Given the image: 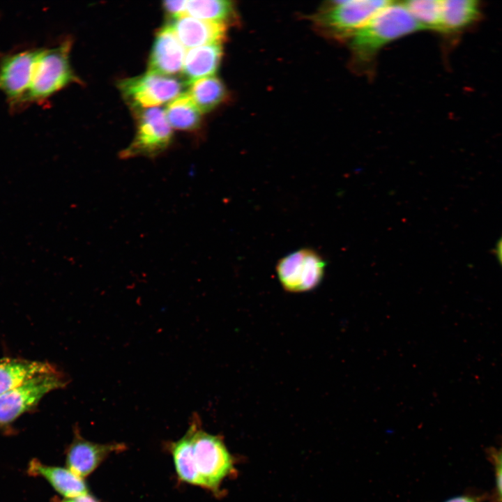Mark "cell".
Returning <instances> with one entry per match:
<instances>
[{
	"mask_svg": "<svg viewBox=\"0 0 502 502\" xmlns=\"http://www.w3.org/2000/svg\"><path fill=\"white\" fill-rule=\"evenodd\" d=\"M402 2H390L349 40L351 66L366 70L385 45L421 30Z\"/></svg>",
	"mask_w": 502,
	"mask_h": 502,
	"instance_id": "1",
	"label": "cell"
},
{
	"mask_svg": "<svg viewBox=\"0 0 502 502\" xmlns=\"http://www.w3.org/2000/svg\"><path fill=\"white\" fill-rule=\"evenodd\" d=\"M188 430L192 440V454L201 487L214 493L220 492L223 480L234 473V459L219 436L199 428L194 418Z\"/></svg>",
	"mask_w": 502,
	"mask_h": 502,
	"instance_id": "2",
	"label": "cell"
},
{
	"mask_svg": "<svg viewBox=\"0 0 502 502\" xmlns=\"http://www.w3.org/2000/svg\"><path fill=\"white\" fill-rule=\"evenodd\" d=\"M390 1L340 0L324 5L314 15L318 29L337 40H348Z\"/></svg>",
	"mask_w": 502,
	"mask_h": 502,
	"instance_id": "3",
	"label": "cell"
},
{
	"mask_svg": "<svg viewBox=\"0 0 502 502\" xmlns=\"http://www.w3.org/2000/svg\"><path fill=\"white\" fill-rule=\"evenodd\" d=\"M70 47L67 41L40 51L30 86L21 102L45 99L73 80L68 60Z\"/></svg>",
	"mask_w": 502,
	"mask_h": 502,
	"instance_id": "4",
	"label": "cell"
},
{
	"mask_svg": "<svg viewBox=\"0 0 502 502\" xmlns=\"http://www.w3.org/2000/svg\"><path fill=\"white\" fill-rule=\"evenodd\" d=\"M326 263L311 248H301L281 258L275 269L283 289L291 293L314 289L321 282Z\"/></svg>",
	"mask_w": 502,
	"mask_h": 502,
	"instance_id": "5",
	"label": "cell"
},
{
	"mask_svg": "<svg viewBox=\"0 0 502 502\" xmlns=\"http://www.w3.org/2000/svg\"><path fill=\"white\" fill-rule=\"evenodd\" d=\"M136 112V134L130 145L121 151L120 156L122 158L155 157L165 151L172 141V130L165 109L154 107Z\"/></svg>",
	"mask_w": 502,
	"mask_h": 502,
	"instance_id": "6",
	"label": "cell"
},
{
	"mask_svg": "<svg viewBox=\"0 0 502 502\" xmlns=\"http://www.w3.org/2000/svg\"><path fill=\"white\" fill-rule=\"evenodd\" d=\"M66 383V377L54 367L0 395V424L13 421L36 406L47 393Z\"/></svg>",
	"mask_w": 502,
	"mask_h": 502,
	"instance_id": "7",
	"label": "cell"
},
{
	"mask_svg": "<svg viewBox=\"0 0 502 502\" xmlns=\"http://www.w3.org/2000/svg\"><path fill=\"white\" fill-rule=\"evenodd\" d=\"M183 84L178 79L148 71L122 80L119 89L133 108L139 110L175 99L182 93Z\"/></svg>",
	"mask_w": 502,
	"mask_h": 502,
	"instance_id": "8",
	"label": "cell"
},
{
	"mask_svg": "<svg viewBox=\"0 0 502 502\" xmlns=\"http://www.w3.org/2000/svg\"><path fill=\"white\" fill-rule=\"evenodd\" d=\"M41 50H26L3 58L0 63V91L12 102H21L26 93Z\"/></svg>",
	"mask_w": 502,
	"mask_h": 502,
	"instance_id": "9",
	"label": "cell"
},
{
	"mask_svg": "<svg viewBox=\"0 0 502 502\" xmlns=\"http://www.w3.org/2000/svg\"><path fill=\"white\" fill-rule=\"evenodd\" d=\"M125 449L123 443H96L83 439L77 432L67 450L66 466L74 474L83 479L109 455Z\"/></svg>",
	"mask_w": 502,
	"mask_h": 502,
	"instance_id": "10",
	"label": "cell"
},
{
	"mask_svg": "<svg viewBox=\"0 0 502 502\" xmlns=\"http://www.w3.org/2000/svg\"><path fill=\"white\" fill-rule=\"evenodd\" d=\"M185 53V47L172 26L166 25L156 35L150 55L149 71L165 76L174 75L183 70Z\"/></svg>",
	"mask_w": 502,
	"mask_h": 502,
	"instance_id": "11",
	"label": "cell"
},
{
	"mask_svg": "<svg viewBox=\"0 0 502 502\" xmlns=\"http://www.w3.org/2000/svg\"><path fill=\"white\" fill-rule=\"evenodd\" d=\"M185 48L219 43L226 38L227 24L199 20L184 14L175 18L171 25Z\"/></svg>",
	"mask_w": 502,
	"mask_h": 502,
	"instance_id": "12",
	"label": "cell"
},
{
	"mask_svg": "<svg viewBox=\"0 0 502 502\" xmlns=\"http://www.w3.org/2000/svg\"><path fill=\"white\" fill-rule=\"evenodd\" d=\"M29 473L44 478L56 491L68 499L89 494L86 484L83 479L68 469L47 466L37 459H33L29 465Z\"/></svg>",
	"mask_w": 502,
	"mask_h": 502,
	"instance_id": "13",
	"label": "cell"
},
{
	"mask_svg": "<svg viewBox=\"0 0 502 502\" xmlns=\"http://www.w3.org/2000/svg\"><path fill=\"white\" fill-rule=\"evenodd\" d=\"M222 56V44L205 45L190 49L184 59L183 72L188 83L213 76Z\"/></svg>",
	"mask_w": 502,
	"mask_h": 502,
	"instance_id": "14",
	"label": "cell"
},
{
	"mask_svg": "<svg viewBox=\"0 0 502 502\" xmlns=\"http://www.w3.org/2000/svg\"><path fill=\"white\" fill-rule=\"evenodd\" d=\"M479 2L474 0H441L442 33H455L476 22L480 16Z\"/></svg>",
	"mask_w": 502,
	"mask_h": 502,
	"instance_id": "15",
	"label": "cell"
},
{
	"mask_svg": "<svg viewBox=\"0 0 502 502\" xmlns=\"http://www.w3.org/2000/svg\"><path fill=\"white\" fill-rule=\"evenodd\" d=\"M54 368L48 363L21 359L0 361V395L18 387L35 376Z\"/></svg>",
	"mask_w": 502,
	"mask_h": 502,
	"instance_id": "16",
	"label": "cell"
},
{
	"mask_svg": "<svg viewBox=\"0 0 502 502\" xmlns=\"http://www.w3.org/2000/svg\"><path fill=\"white\" fill-rule=\"evenodd\" d=\"M188 84V93L201 113L213 110L227 98L225 84L216 77L199 79Z\"/></svg>",
	"mask_w": 502,
	"mask_h": 502,
	"instance_id": "17",
	"label": "cell"
},
{
	"mask_svg": "<svg viewBox=\"0 0 502 502\" xmlns=\"http://www.w3.org/2000/svg\"><path fill=\"white\" fill-rule=\"evenodd\" d=\"M165 112L172 128L192 131L200 126L202 113L188 92L169 102Z\"/></svg>",
	"mask_w": 502,
	"mask_h": 502,
	"instance_id": "18",
	"label": "cell"
},
{
	"mask_svg": "<svg viewBox=\"0 0 502 502\" xmlns=\"http://www.w3.org/2000/svg\"><path fill=\"white\" fill-rule=\"evenodd\" d=\"M169 447L179 480L201 487V480L194 463L190 432L188 430L182 438L171 443Z\"/></svg>",
	"mask_w": 502,
	"mask_h": 502,
	"instance_id": "19",
	"label": "cell"
},
{
	"mask_svg": "<svg viewBox=\"0 0 502 502\" xmlns=\"http://www.w3.org/2000/svg\"><path fill=\"white\" fill-rule=\"evenodd\" d=\"M185 13L199 20L226 24L236 17L233 2L225 0L187 1Z\"/></svg>",
	"mask_w": 502,
	"mask_h": 502,
	"instance_id": "20",
	"label": "cell"
},
{
	"mask_svg": "<svg viewBox=\"0 0 502 502\" xmlns=\"http://www.w3.org/2000/svg\"><path fill=\"white\" fill-rule=\"evenodd\" d=\"M402 3L422 29L440 32L441 0H413Z\"/></svg>",
	"mask_w": 502,
	"mask_h": 502,
	"instance_id": "21",
	"label": "cell"
},
{
	"mask_svg": "<svg viewBox=\"0 0 502 502\" xmlns=\"http://www.w3.org/2000/svg\"><path fill=\"white\" fill-rule=\"evenodd\" d=\"M486 455L494 470L502 472V439L496 446H491L486 449Z\"/></svg>",
	"mask_w": 502,
	"mask_h": 502,
	"instance_id": "22",
	"label": "cell"
},
{
	"mask_svg": "<svg viewBox=\"0 0 502 502\" xmlns=\"http://www.w3.org/2000/svg\"><path fill=\"white\" fill-rule=\"evenodd\" d=\"M487 492L480 493L478 492L471 491L450 498L443 502H485L487 501Z\"/></svg>",
	"mask_w": 502,
	"mask_h": 502,
	"instance_id": "23",
	"label": "cell"
},
{
	"mask_svg": "<svg viewBox=\"0 0 502 502\" xmlns=\"http://www.w3.org/2000/svg\"><path fill=\"white\" fill-rule=\"evenodd\" d=\"M187 1H165L163 3V7L169 15L176 18L185 14Z\"/></svg>",
	"mask_w": 502,
	"mask_h": 502,
	"instance_id": "24",
	"label": "cell"
},
{
	"mask_svg": "<svg viewBox=\"0 0 502 502\" xmlns=\"http://www.w3.org/2000/svg\"><path fill=\"white\" fill-rule=\"evenodd\" d=\"M494 471V486L487 494V502H502V472Z\"/></svg>",
	"mask_w": 502,
	"mask_h": 502,
	"instance_id": "25",
	"label": "cell"
},
{
	"mask_svg": "<svg viewBox=\"0 0 502 502\" xmlns=\"http://www.w3.org/2000/svg\"><path fill=\"white\" fill-rule=\"evenodd\" d=\"M63 502H98L93 496L87 494L76 499H68Z\"/></svg>",
	"mask_w": 502,
	"mask_h": 502,
	"instance_id": "26",
	"label": "cell"
},
{
	"mask_svg": "<svg viewBox=\"0 0 502 502\" xmlns=\"http://www.w3.org/2000/svg\"><path fill=\"white\" fill-rule=\"evenodd\" d=\"M496 256L498 257L499 262L501 263V264L502 266V237L497 243Z\"/></svg>",
	"mask_w": 502,
	"mask_h": 502,
	"instance_id": "27",
	"label": "cell"
}]
</instances>
